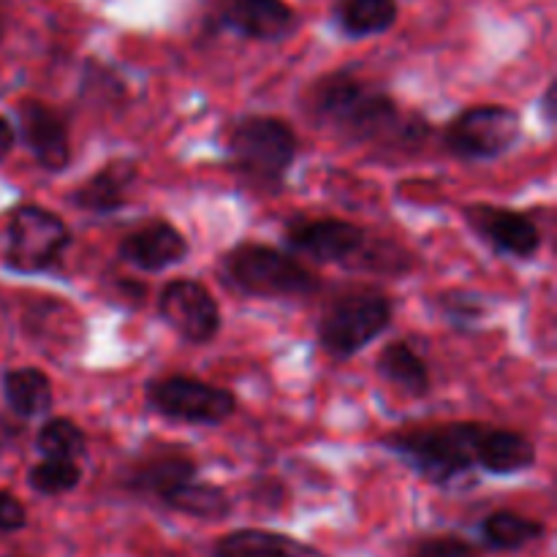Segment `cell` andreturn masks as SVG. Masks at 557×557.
I'll return each instance as SVG.
<instances>
[{
  "label": "cell",
  "mask_w": 557,
  "mask_h": 557,
  "mask_svg": "<svg viewBox=\"0 0 557 557\" xmlns=\"http://www.w3.org/2000/svg\"><path fill=\"white\" fill-rule=\"evenodd\" d=\"M147 406L158 417L174 419L185 424H215L228 422L237 413V397L232 389L194 379V375H161L145 386Z\"/></svg>",
  "instance_id": "cell-9"
},
{
  "label": "cell",
  "mask_w": 557,
  "mask_h": 557,
  "mask_svg": "<svg viewBox=\"0 0 557 557\" xmlns=\"http://www.w3.org/2000/svg\"><path fill=\"white\" fill-rule=\"evenodd\" d=\"M375 364H379L381 379L389 381L400 392H406L408 397H428L430 389H433L428 362L406 341H395L384 346Z\"/></svg>",
  "instance_id": "cell-20"
},
{
  "label": "cell",
  "mask_w": 557,
  "mask_h": 557,
  "mask_svg": "<svg viewBox=\"0 0 557 557\" xmlns=\"http://www.w3.org/2000/svg\"><path fill=\"white\" fill-rule=\"evenodd\" d=\"M223 286L261 299L310 297L321 288V277L310 267L264 243H239L218 261Z\"/></svg>",
  "instance_id": "cell-5"
},
{
  "label": "cell",
  "mask_w": 557,
  "mask_h": 557,
  "mask_svg": "<svg viewBox=\"0 0 557 557\" xmlns=\"http://www.w3.org/2000/svg\"><path fill=\"white\" fill-rule=\"evenodd\" d=\"M299 139L292 123L275 114H243L223 128L228 169L261 190H277L297 161Z\"/></svg>",
  "instance_id": "cell-4"
},
{
  "label": "cell",
  "mask_w": 557,
  "mask_h": 557,
  "mask_svg": "<svg viewBox=\"0 0 557 557\" xmlns=\"http://www.w3.org/2000/svg\"><path fill=\"white\" fill-rule=\"evenodd\" d=\"M479 471L490 476H517L536 466V444L509 428L484 424L479 438Z\"/></svg>",
  "instance_id": "cell-17"
},
{
  "label": "cell",
  "mask_w": 557,
  "mask_h": 557,
  "mask_svg": "<svg viewBox=\"0 0 557 557\" xmlns=\"http://www.w3.org/2000/svg\"><path fill=\"white\" fill-rule=\"evenodd\" d=\"M27 484L33 493L44 495V498H60V495L74 493L82 484V468L74 460H52L44 457L41 462L27 471Z\"/></svg>",
  "instance_id": "cell-25"
},
{
  "label": "cell",
  "mask_w": 557,
  "mask_h": 557,
  "mask_svg": "<svg viewBox=\"0 0 557 557\" xmlns=\"http://www.w3.org/2000/svg\"><path fill=\"white\" fill-rule=\"evenodd\" d=\"M218 25L248 41L275 44L297 30V14L286 0H223Z\"/></svg>",
  "instance_id": "cell-14"
},
{
  "label": "cell",
  "mask_w": 557,
  "mask_h": 557,
  "mask_svg": "<svg viewBox=\"0 0 557 557\" xmlns=\"http://www.w3.org/2000/svg\"><path fill=\"white\" fill-rule=\"evenodd\" d=\"M27 525V509L16 495L0 490V531L14 533Z\"/></svg>",
  "instance_id": "cell-30"
},
{
  "label": "cell",
  "mask_w": 557,
  "mask_h": 557,
  "mask_svg": "<svg viewBox=\"0 0 557 557\" xmlns=\"http://www.w3.org/2000/svg\"><path fill=\"white\" fill-rule=\"evenodd\" d=\"M482 428V422H446L395 430L381 441V446L400 457L424 482L435 487H457L479 471Z\"/></svg>",
  "instance_id": "cell-3"
},
{
  "label": "cell",
  "mask_w": 557,
  "mask_h": 557,
  "mask_svg": "<svg viewBox=\"0 0 557 557\" xmlns=\"http://www.w3.org/2000/svg\"><path fill=\"white\" fill-rule=\"evenodd\" d=\"M38 455L79 462L87 455V433L69 417H52L36 433Z\"/></svg>",
  "instance_id": "cell-24"
},
{
  "label": "cell",
  "mask_w": 557,
  "mask_h": 557,
  "mask_svg": "<svg viewBox=\"0 0 557 557\" xmlns=\"http://www.w3.org/2000/svg\"><path fill=\"white\" fill-rule=\"evenodd\" d=\"M411 557H482V553L460 536H428L413 544Z\"/></svg>",
  "instance_id": "cell-28"
},
{
  "label": "cell",
  "mask_w": 557,
  "mask_h": 557,
  "mask_svg": "<svg viewBox=\"0 0 557 557\" xmlns=\"http://www.w3.org/2000/svg\"><path fill=\"white\" fill-rule=\"evenodd\" d=\"M250 498H253V504H259V506H264V509L275 511V509H283V506H286L288 490H286V484H283L277 476H259V479H256Z\"/></svg>",
  "instance_id": "cell-29"
},
{
  "label": "cell",
  "mask_w": 557,
  "mask_h": 557,
  "mask_svg": "<svg viewBox=\"0 0 557 557\" xmlns=\"http://www.w3.org/2000/svg\"><path fill=\"white\" fill-rule=\"evenodd\" d=\"M199 476V462L183 449H161L150 451L145 457H136L123 473L120 484L134 495H147V498L161 500L172 490L194 482Z\"/></svg>",
  "instance_id": "cell-15"
},
{
  "label": "cell",
  "mask_w": 557,
  "mask_h": 557,
  "mask_svg": "<svg viewBox=\"0 0 557 557\" xmlns=\"http://www.w3.org/2000/svg\"><path fill=\"white\" fill-rule=\"evenodd\" d=\"M547 536V525L533 517H522L517 511H493L482 522V539L490 549L515 553V549L536 544Z\"/></svg>",
  "instance_id": "cell-23"
},
{
  "label": "cell",
  "mask_w": 557,
  "mask_h": 557,
  "mask_svg": "<svg viewBox=\"0 0 557 557\" xmlns=\"http://www.w3.org/2000/svg\"><path fill=\"white\" fill-rule=\"evenodd\" d=\"M522 139V117L504 103H479L446 123L441 141L449 156L462 161H495Z\"/></svg>",
  "instance_id": "cell-8"
},
{
  "label": "cell",
  "mask_w": 557,
  "mask_h": 557,
  "mask_svg": "<svg viewBox=\"0 0 557 557\" xmlns=\"http://www.w3.org/2000/svg\"><path fill=\"white\" fill-rule=\"evenodd\" d=\"M74 243L69 223L41 205H20L5 223L3 264L20 275H41L60 267Z\"/></svg>",
  "instance_id": "cell-7"
},
{
  "label": "cell",
  "mask_w": 557,
  "mask_h": 557,
  "mask_svg": "<svg viewBox=\"0 0 557 557\" xmlns=\"http://www.w3.org/2000/svg\"><path fill=\"white\" fill-rule=\"evenodd\" d=\"M395 319V305L386 294L359 288L332 299L319 319V346L332 359H351L379 341Z\"/></svg>",
  "instance_id": "cell-6"
},
{
  "label": "cell",
  "mask_w": 557,
  "mask_h": 557,
  "mask_svg": "<svg viewBox=\"0 0 557 557\" xmlns=\"http://www.w3.org/2000/svg\"><path fill=\"white\" fill-rule=\"evenodd\" d=\"M158 315L188 346H210L223 324L221 305L194 277H174L158 294Z\"/></svg>",
  "instance_id": "cell-10"
},
{
  "label": "cell",
  "mask_w": 557,
  "mask_h": 557,
  "mask_svg": "<svg viewBox=\"0 0 557 557\" xmlns=\"http://www.w3.org/2000/svg\"><path fill=\"white\" fill-rule=\"evenodd\" d=\"M462 221L487 248L500 256L528 261L542 250V228L525 212L479 201V205L462 207Z\"/></svg>",
  "instance_id": "cell-11"
},
{
  "label": "cell",
  "mask_w": 557,
  "mask_h": 557,
  "mask_svg": "<svg viewBox=\"0 0 557 557\" xmlns=\"http://www.w3.org/2000/svg\"><path fill=\"white\" fill-rule=\"evenodd\" d=\"M139 180V166L128 158L103 163L71 194V205L87 215H114L128 205V194Z\"/></svg>",
  "instance_id": "cell-16"
},
{
  "label": "cell",
  "mask_w": 557,
  "mask_h": 557,
  "mask_svg": "<svg viewBox=\"0 0 557 557\" xmlns=\"http://www.w3.org/2000/svg\"><path fill=\"white\" fill-rule=\"evenodd\" d=\"M82 98L90 103H101V107H120L128 98V87L120 79L117 71L107 69V65L87 60L85 76H82Z\"/></svg>",
  "instance_id": "cell-26"
},
{
  "label": "cell",
  "mask_w": 557,
  "mask_h": 557,
  "mask_svg": "<svg viewBox=\"0 0 557 557\" xmlns=\"http://www.w3.org/2000/svg\"><path fill=\"white\" fill-rule=\"evenodd\" d=\"M397 14V0H341L335 9L337 27L348 38L381 36L395 27Z\"/></svg>",
  "instance_id": "cell-22"
},
{
  "label": "cell",
  "mask_w": 557,
  "mask_h": 557,
  "mask_svg": "<svg viewBox=\"0 0 557 557\" xmlns=\"http://www.w3.org/2000/svg\"><path fill=\"white\" fill-rule=\"evenodd\" d=\"M190 245L174 223L152 218L117 243V259L141 272H163L188 259Z\"/></svg>",
  "instance_id": "cell-13"
},
{
  "label": "cell",
  "mask_w": 557,
  "mask_h": 557,
  "mask_svg": "<svg viewBox=\"0 0 557 557\" xmlns=\"http://www.w3.org/2000/svg\"><path fill=\"white\" fill-rule=\"evenodd\" d=\"M5 30H9V20H5L3 3H0V41H3V38H5Z\"/></svg>",
  "instance_id": "cell-33"
},
{
  "label": "cell",
  "mask_w": 557,
  "mask_h": 557,
  "mask_svg": "<svg viewBox=\"0 0 557 557\" xmlns=\"http://www.w3.org/2000/svg\"><path fill=\"white\" fill-rule=\"evenodd\" d=\"M14 145H16L14 123H11V120L5 117V114H0V161H5V158L11 156Z\"/></svg>",
  "instance_id": "cell-31"
},
{
  "label": "cell",
  "mask_w": 557,
  "mask_h": 557,
  "mask_svg": "<svg viewBox=\"0 0 557 557\" xmlns=\"http://www.w3.org/2000/svg\"><path fill=\"white\" fill-rule=\"evenodd\" d=\"M158 504L166 506V509L174 511V515H185L205 522L226 520L234 509L232 495H228L226 490L218 487V484L212 482H199V479L172 490V493L163 495Z\"/></svg>",
  "instance_id": "cell-21"
},
{
  "label": "cell",
  "mask_w": 557,
  "mask_h": 557,
  "mask_svg": "<svg viewBox=\"0 0 557 557\" xmlns=\"http://www.w3.org/2000/svg\"><path fill=\"white\" fill-rule=\"evenodd\" d=\"M435 308L441 310V315H444L449 324L462 326V330L476 326L479 321L487 319V305H484V299L471 292H460V288L438 294V297H435Z\"/></svg>",
  "instance_id": "cell-27"
},
{
  "label": "cell",
  "mask_w": 557,
  "mask_h": 557,
  "mask_svg": "<svg viewBox=\"0 0 557 557\" xmlns=\"http://www.w3.org/2000/svg\"><path fill=\"white\" fill-rule=\"evenodd\" d=\"M542 114H544V120H547V125H555V120H557V82H549V85L544 87Z\"/></svg>",
  "instance_id": "cell-32"
},
{
  "label": "cell",
  "mask_w": 557,
  "mask_h": 557,
  "mask_svg": "<svg viewBox=\"0 0 557 557\" xmlns=\"http://www.w3.org/2000/svg\"><path fill=\"white\" fill-rule=\"evenodd\" d=\"M286 245L297 256L319 264H341L375 275H403L411 270V253L395 243H375L359 223L341 218H299L286 226Z\"/></svg>",
  "instance_id": "cell-2"
},
{
  "label": "cell",
  "mask_w": 557,
  "mask_h": 557,
  "mask_svg": "<svg viewBox=\"0 0 557 557\" xmlns=\"http://www.w3.org/2000/svg\"><path fill=\"white\" fill-rule=\"evenodd\" d=\"M3 400L20 419H36L52 411V381L41 368H9L3 373Z\"/></svg>",
  "instance_id": "cell-19"
},
{
  "label": "cell",
  "mask_w": 557,
  "mask_h": 557,
  "mask_svg": "<svg viewBox=\"0 0 557 557\" xmlns=\"http://www.w3.org/2000/svg\"><path fill=\"white\" fill-rule=\"evenodd\" d=\"M14 131L44 172L60 174L69 169V123H65V117L58 109H52L44 101H36V98H27V101L16 107Z\"/></svg>",
  "instance_id": "cell-12"
},
{
  "label": "cell",
  "mask_w": 557,
  "mask_h": 557,
  "mask_svg": "<svg viewBox=\"0 0 557 557\" xmlns=\"http://www.w3.org/2000/svg\"><path fill=\"white\" fill-rule=\"evenodd\" d=\"M212 557H324V553L288 533L239 528L212 544Z\"/></svg>",
  "instance_id": "cell-18"
},
{
  "label": "cell",
  "mask_w": 557,
  "mask_h": 557,
  "mask_svg": "<svg viewBox=\"0 0 557 557\" xmlns=\"http://www.w3.org/2000/svg\"><path fill=\"white\" fill-rule=\"evenodd\" d=\"M310 120L335 131L351 145H375L381 150H419L430 136V120L419 112H403L400 103L381 87H373L351 69L319 76L305 96Z\"/></svg>",
  "instance_id": "cell-1"
}]
</instances>
